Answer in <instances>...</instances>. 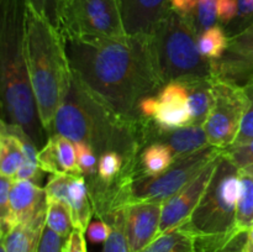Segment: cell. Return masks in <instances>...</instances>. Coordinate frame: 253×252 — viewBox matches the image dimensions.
Here are the masks:
<instances>
[{
  "mask_svg": "<svg viewBox=\"0 0 253 252\" xmlns=\"http://www.w3.org/2000/svg\"><path fill=\"white\" fill-rule=\"evenodd\" d=\"M247 236H249V241L253 245V227H252V229H250L249 231H247Z\"/></svg>",
  "mask_w": 253,
  "mask_h": 252,
  "instance_id": "ee69618b",
  "label": "cell"
},
{
  "mask_svg": "<svg viewBox=\"0 0 253 252\" xmlns=\"http://www.w3.org/2000/svg\"><path fill=\"white\" fill-rule=\"evenodd\" d=\"M74 175L77 174H71V173L52 174L48 183L44 187L47 200H59V202H63L67 204L69 185H71V182Z\"/></svg>",
  "mask_w": 253,
  "mask_h": 252,
  "instance_id": "f546056e",
  "label": "cell"
},
{
  "mask_svg": "<svg viewBox=\"0 0 253 252\" xmlns=\"http://www.w3.org/2000/svg\"><path fill=\"white\" fill-rule=\"evenodd\" d=\"M142 125V116L128 119L119 115L73 76L68 95L54 116L51 136L61 135L74 143H85L98 157L115 151L128 160L138 157L146 147Z\"/></svg>",
  "mask_w": 253,
  "mask_h": 252,
  "instance_id": "7a4b0ae2",
  "label": "cell"
},
{
  "mask_svg": "<svg viewBox=\"0 0 253 252\" xmlns=\"http://www.w3.org/2000/svg\"><path fill=\"white\" fill-rule=\"evenodd\" d=\"M222 153L241 172L253 175V138L239 145L230 146Z\"/></svg>",
  "mask_w": 253,
  "mask_h": 252,
  "instance_id": "f1b7e54d",
  "label": "cell"
},
{
  "mask_svg": "<svg viewBox=\"0 0 253 252\" xmlns=\"http://www.w3.org/2000/svg\"><path fill=\"white\" fill-rule=\"evenodd\" d=\"M247 240H249L247 232H240L217 252H246Z\"/></svg>",
  "mask_w": 253,
  "mask_h": 252,
  "instance_id": "b9f144b4",
  "label": "cell"
},
{
  "mask_svg": "<svg viewBox=\"0 0 253 252\" xmlns=\"http://www.w3.org/2000/svg\"><path fill=\"white\" fill-rule=\"evenodd\" d=\"M47 209L40 212L35 219L16 225L5 236L1 245L6 252H37L42 234L46 227Z\"/></svg>",
  "mask_w": 253,
  "mask_h": 252,
  "instance_id": "2e32d148",
  "label": "cell"
},
{
  "mask_svg": "<svg viewBox=\"0 0 253 252\" xmlns=\"http://www.w3.org/2000/svg\"><path fill=\"white\" fill-rule=\"evenodd\" d=\"M185 86L192 113V125L204 126L214 104L212 77L180 82Z\"/></svg>",
  "mask_w": 253,
  "mask_h": 252,
  "instance_id": "e0dca14e",
  "label": "cell"
},
{
  "mask_svg": "<svg viewBox=\"0 0 253 252\" xmlns=\"http://www.w3.org/2000/svg\"><path fill=\"white\" fill-rule=\"evenodd\" d=\"M39 166L43 172L51 173V174H59L64 173L61 166L58 152H57L56 143L52 136H49L46 145L39 151Z\"/></svg>",
  "mask_w": 253,
  "mask_h": 252,
  "instance_id": "4dcf8cb0",
  "label": "cell"
},
{
  "mask_svg": "<svg viewBox=\"0 0 253 252\" xmlns=\"http://www.w3.org/2000/svg\"><path fill=\"white\" fill-rule=\"evenodd\" d=\"M43 170L40 168L37 163L30 162V161H24L21 167L19 168L17 173L14 177V182H20V180H31L40 185V182L43 178Z\"/></svg>",
  "mask_w": 253,
  "mask_h": 252,
  "instance_id": "d590c367",
  "label": "cell"
},
{
  "mask_svg": "<svg viewBox=\"0 0 253 252\" xmlns=\"http://www.w3.org/2000/svg\"><path fill=\"white\" fill-rule=\"evenodd\" d=\"M140 252H197V247L193 235L177 229L157 236Z\"/></svg>",
  "mask_w": 253,
  "mask_h": 252,
  "instance_id": "44dd1931",
  "label": "cell"
},
{
  "mask_svg": "<svg viewBox=\"0 0 253 252\" xmlns=\"http://www.w3.org/2000/svg\"><path fill=\"white\" fill-rule=\"evenodd\" d=\"M14 179L7 177L0 178V219L6 216L9 211V200H10V190H11Z\"/></svg>",
  "mask_w": 253,
  "mask_h": 252,
  "instance_id": "ab89813d",
  "label": "cell"
},
{
  "mask_svg": "<svg viewBox=\"0 0 253 252\" xmlns=\"http://www.w3.org/2000/svg\"><path fill=\"white\" fill-rule=\"evenodd\" d=\"M224 150L208 146L190 155L175 158L168 169L156 177L140 175L130 188V204L138 202H165L197 178Z\"/></svg>",
  "mask_w": 253,
  "mask_h": 252,
  "instance_id": "ba28073f",
  "label": "cell"
},
{
  "mask_svg": "<svg viewBox=\"0 0 253 252\" xmlns=\"http://www.w3.org/2000/svg\"><path fill=\"white\" fill-rule=\"evenodd\" d=\"M124 26L130 36L148 35L169 11L170 0H120Z\"/></svg>",
  "mask_w": 253,
  "mask_h": 252,
  "instance_id": "9a60e30c",
  "label": "cell"
},
{
  "mask_svg": "<svg viewBox=\"0 0 253 252\" xmlns=\"http://www.w3.org/2000/svg\"><path fill=\"white\" fill-rule=\"evenodd\" d=\"M214 104L204 128L210 146L226 150L234 145L249 108V98L241 85L212 77Z\"/></svg>",
  "mask_w": 253,
  "mask_h": 252,
  "instance_id": "9c48e42d",
  "label": "cell"
},
{
  "mask_svg": "<svg viewBox=\"0 0 253 252\" xmlns=\"http://www.w3.org/2000/svg\"><path fill=\"white\" fill-rule=\"evenodd\" d=\"M150 120L165 130L192 125L187 89L180 82H172L161 89L157 94L155 113Z\"/></svg>",
  "mask_w": 253,
  "mask_h": 252,
  "instance_id": "5bb4252c",
  "label": "cell"
},
{
  "mask_svg": "<svg viewBox=\"0 0 253 252\" xmlns=\"http://www.w3.org/2000/svg\"><path fill=\"white\" fill-rule=\"evenodd\" d=\"M163 202H138L126 207V236L130 252H140L160 232Z\"/></svg>",
  "mask_w": 253,
  "mask_h": 252,
  "instance_id": "7c38bea8",
  "label": "cell"
},
{
  "mask_svg": "<svg viewBox=\"0 0 253 252\" xmlns=\"http://www.w3.org/2000/svg\"><path fill=\"white\" fill-rule=\"evenodd\" d=\"M220 157L212 161L197 178H194L189 184L180 189L177 194L172 195L163 202L158 236L173 231V230L180 229L189 221L193 211L199 204L200 199L211 180Z\"/></svg>",
  "mask_w": 253,
  "mask_h": 252,
  "instance_id": "30bf717a",
  "label": "cell"
},
{
  "mask_svg": "<svg viewBox=\"0 0 253 252\" xmlns=\"http://www.w3.org/2000/svg\"><path fill=\"white\" fill-rule=\"evenodd\" d=\"M219 20L227 24L232 21L239 14V6H237V0H219Z\"/></svg>",
  "mask_w": 253,
  "mask_h": 252,
  "instance_id": "60d3db41",
  "label": "cell"
},
{
  "mask_svg": "<svg viewBox=\"0 0 253 252\" xmlns=\"http://www.w3.org/2000/svg\"><path fill=\"white\" fill-rule=\"evenodd\" d=\"M110 231V226L104 220L96 217L95 220L90 221L85 235L91 244H100V242H105L108 240Z\"/></svg>",
  "mask_w": 253,
  "mask_h": 252,
  "instance_id": "8d00e7d4",
  "label": "cell"
},
{
  "mask_svg": "<svg viewBox=\"0 0 253 252\" xmlns=\"http://www.w3.org/2000/svg\"><path fill=\"white\" fill-rule=\"evenodd\" d=\"M26 0H1L0 17V88L1 121L21 127L37 147L49 136L37 113L25 52Z\"/></svg>",
  "mask_w": 253,
  "mask_h": 252,
  "instance_id": "3957f363",
  "label": "cell"
},
{
  "mask_svg": "<svg viewBox=\"0 0 253 252\" xmlns=\"http://www.w3.org/2000/svg\"><path fill=\"white\" fill-rule=\"evenodd\" d=\"M148 37L156 69L165 85L212 77V61L200 53L199 34L188 16L170 7Z\"/></svg>",
  "mask_w": 253,
  "mask_h": 252,
  "instance_id": "8992f818",
  "label": "cell"
},
{
  "mask_svg": "<svg viewBox=\"0 0 253 252\" xmlns=\"http://www.w3.org/2000/svg\"><path fill=\"white\" fill-rule=\"evenodd\" d=\"M25 161L22 142L11 125L1 121L0 132V175L14 179Z\"/></svg>",
  "mask_w": 253,
  "mask_h": 252,
  "instance_id": "d6986e66",
  "label": "cell"
},
{
  "mask_svg": "<svg viewBox=\"0 0 253 252\" xmlns=\"http://www.w3.org/2000/svg\"><path fill=\"white\" fill-rule=\"evenodd\" d=\"M25 52L37 113L44 131L51 136L54 116L68 95L73 74L62 34L29 6Z\"/></svg>",
  "mask_w": 253,
  "mask_h": 252,
  "instance_id": "277c9868",
  "label": "cell"
},
{
  "mask_svg": "<svg viewBox=\"0 0 253 252\" xmlns=\"http://www.w3.org/2000/svg\"><path fill=\"white\" fill-rule=\"evenodd\" d=\"M67 239H63L49 227H44L37 252H63Z\"/></svg>",
  "mask_w": 253,
  "mask_h": 252,
  "instance_id": "e575fe53",
  "label": "cell"
},
{
  "mask_svg": "<svg viewBox=\"0 0 253 252\" xmlns=\"http://www.w3.org/2000/svg\"><path fill=\"white\" fill-rule=\"evenodd\" d=\"M84 232L74 229L64 244L63 252H86V244Z\"/></svg>",
  "mask_w": 253,
  "mask_h": 252,
  "instance_id": "f35d334b",
  "label": "cell"
},
{
  "mask_svg": "<svg viewBox=\"0 0 253 252\" xmlns=\"http://www.w3.org/2000/svg\"><path fill=\"white\" fill-rule=\"evenodd\" d=\"M67 204L71 209L74 229L85 234L91 221V216L94 215V210L84 175H74L73 177L71 185H69Z\"/></svg>",
  "mask_w": 253,
  "mask_h": 252,
  "instance_id": "ac0fdd59",
  "label": "cell"
},
{
  "mask_svg": "<svg viewBox=\"0 0 253 252\" xmlns=\"http://www.w3.org/2000/svg\"><path fill=\"white\" fill-rule=\"evenodd\" d=\"M64 42L73 76L119 115L141 118V101L157 95L165 86L156 69L148 35Z\"/></svg>",
  "mask_w": 253,
  "mask_h": 252,
  "instance_id": "6da1fadb",
  "label": "cell"
},
{
  "mask_svg": "<svg viewBox=\"0 0 253 252\" xmlns=\"http://www.w3.org/2000/svg\"><path fill=\"white\" fill-rule=\"evenodd\" d=\"M44 209H47L44 188L31 180L14 182L10 190L9 211L0 219V235L5 236L12 227L35 219Z\"/></svg>",
  "mask_w": 253,
  "mask_h": 252,
  "instance_id": "8fae6325",
  "label": "cell"
},
{
  "mask_svg": "<svg viewBox=\"0 0 253 252\" xmlns=\"http://www.w3.org/2000/svg\"><path fill=\"white\" fill-rule=\"evenodd\" d=\"M63 0H26V4L35 14L48 21L58 30V11Z\"/></svg>",
  "mask_w": 253,
  "mask_h": 252,
  "instance_id": "1f68e13d",
  "label": "cell"
},
{
  "mask_svg": "<svg viewBox=\"0 0 253 252\" xmlns=\"http://www.w3.org/2000/svg\"><path fill=\"white\" fill-rule=\"evenodd\" d=\"M142 135L146 146L153 142L169 146L174 158L190 155L210 146L204 126L189 125L185 127L165 130L150 119L143 118Z\"/></svg>",
  "mask_w": 253,
  "mask_h": 252,
  "instance_id": "4fadbf2b",
  "label": "cell"
},
{
  "mask_svg": "<svg viewBox=\"0 0 253 252\" xmlns=\"http://www.w3.org/2000/svg\"><path fill=\"white\" fill-rule=\"evenodd\" d=\"M77 150V162H78L79 168L82 170V174L84 178L93 177L98 173V165L99 160L98 156L95 155L93 150L85 143L77 142L76 143Z\"/></svg>",
  "mask_w": 253,
  "mask_h": 252,
  "instance_id": "d6a6232c",
  "label": "cell"
},
{
  "mask_svg": "<svg viewBox=\"0 0 253 252\" xmlns=\"http://www.w3.org/2000/svg\"><path fill=\"white\" fill-rule=\"evenodd\" d=\"M0 252H6L5 251V247L2 245H0Z\"/></svg>",
  "mask_w": 253,
  "mask_h": 252,
  "instance_id": "bcb514c9",
  "label": "cell"
},
{
  "mask_svg": "<svg viewBox=\"0 0 253 252\" xmlns=\"http://www.w3.org/2000/svg\"><path fill=\"white\" fill-rule=\"evenodd\" d=\"M174 155L169 146L153 142L146 146L140 156V173L145 177H156L165 172L174 162Z\"/></svg>",
  "mask_w": 253,
  "mask_h": 252,
  "instance_id": "ffe728a7",
  "label": "cell"
},
{
  "mask_svg": "<svg viewBox=\"0 0 253 252\" xmlns=\"http://www.w3.org/2000/svg\"><path fill=\"white\" fill-rule=\"evenodd\" d=\"M241 173V192L236 210V229L247 232L253 227V175Z\"/></svg>",
  "mask_w": 253,
  "mask_h": 252,
  "instance_id": "7402d4cb",
  "label": "cell"
},
{
  "mask_svg": "<svg viewBox=\"0 0 253 252\" xmlns=\"http://www.w3.org/2000/svg\"><path fill=\"white\" fill-rule=\"evenodd\" d=\"M246 252H253V245L249 241V240H247L246 244Z\"/></svg>",
  "mask_w": 253,
  "mask_h": 252,
  "instance_id": "f6af8a7d",
  "label": "cell"
},
{
  "mask_svg": "<svg viewBox=\"0 0 253 252\" xmlns=\"http://www.w3.org/2000/svg\"><path fill=\"white\" fill-rule=\"evenodd\" d=\"M240 192V169L222 153L199 204L180 227L194 236L197 252H217L240 234L236 229Z\"/></svg>",
  "mask_w": 253,
  "mask_h": 252,
  "instance_id": "5b68a950",
  "label": "cell"
},
{
  "mask_svg": "<svg viewBox=\"0 0 253 252\" xmlns=\"http://www.w3.org/2000/svg\"><path fill=\"white\" fill-rule=\"evenodd\" d=\"M217 9L219 0H197L194 11L188 17L193 22L198 34L200 35L205 30L216 25V20L219 19Z\"/></svg>",
  "mask_w": 253,
  "mask_h": 252,
  "instance_id": "4316f807",
  "label": "cell"
},
{
  "mask_svg": "<svg viewBox=\"0 0 253 252\" xmlns=\"http://www.w3.org/2000/svg\"><path fill=\"white\" fill-rule=\"evenodd\" d=\"M58 31L64 40H123L127 37L120 0H63Z\"/></svg>",
  "mask_w": 253,
  "mask_h": 252,
  "instance_id": "52a82bcc",
  "label": "cell"
},
{
  "mask_svg": "<svg viewBox=\"0 0 253 252\" xmlns=\"http://www.w3.org/2000/svg\"><path fill=\"white\" fill-rule=\"evenodd\" d=\"M253 47V22L242 31L237 32L229 40L230 51H236V49H246Z\"/></svg>",
  "mask_w": 253,
  "mask_h": 252,
  "instance_id": "74e56055",
  "label": "cell"
},
{
  "mask_svg": "<svg viewBox=\"0 0 253 252\" xmlns=\"http://www.w3.org/2000/svg\"><path fill=\"white\" fill-rule=\"evenodd\" d=\"M125 209L116 210L104 220L110 226L111 231L108 240L104 242L103 252H130L127 236H126Z\"/></svg>",
  "mask_w": 253,
  "mask_h": 252,
  "instance_id": "d4e9b609",
  "label": "cell"
},
{
  "mask_svg": "<svg viewBox=\"0 0 253 252\" xmlns=\"http://www.w3.org/2000/svg\"><path fill=\"white\" fill-rule=\"evenodd\" d=\"M52 138H53L54 143H56L57 152H58L63 172L71 173V174L83 175L78 166V162H77L76 143L61 135H52Z\"/></svg>",
  "mask_w": 253,
  "mask_h": 252,
  "instance_id": "83f0119b",
  "label": "cell"
},
{
  "mask_svg": "<svg viewBox=\"0 0 253 252\" xmlns=\"http://www.w3.org/2000/svg\"><path fill=\"white\" fill-rule=\"evenodd\" d=\"M46 226L63 239H68L74 230L71 209L59 200H47Z\"/></svg>",
  "mask_w": 253,
  "mask_h": 252,
  "instance_id": "cb8c5ba5",
  "label": "cell"
},
{
  "mask_svg": "<svg viewBox=\"0 0 253 252\" xmlns=\"http://www.w3.org/2000/svg\"><path fill=\"white\" fill-rule=\"evenodd\" d=\"M237 6H239L237 16L241 19L251 16L253 14V0H237Z\"/></svg>",
  "mask_w": 253,
  "mask_h": 252,
  "instance_id": "7bdbcfd3",
  "label": "cell"
},
{
  "mask_svg": "<svg viewBox=\"0 0 253 252\" xmlns=\"http://www.w3.org/2000/svg\"><path fill=\"white\" fill-rule=\"evenodd\" d=\"M244 88L247 94V98H249V108L245 114L239 135H237L234 145H239V143L246 142L253 138V79L250 81Z\"/></svg>",
  "mask_w": 253,
  "mask_h": 252,
  "instance_id": "836d02e7",
  "label": "cell"
},
{
  "mask_svg": "<svg viewBox=\"0 0 253 252\" xmlns=\"http://www.w3.org/2000/svg\"><path fill=\"white\" fill-rule=\"evenodd\" d=\"M140 156H138V157H140ZM138 157L125 160L120 153L115 152V151H109V152L103 153V155L99 157L98 173H96L95 175H93V177L98 178L101 182H113L114 179H116V178L124 172V169H125L126 166H127V163L130 162V161L136 160V158Z\"/></svg>",
  "mask_w": 253,
  "mask_h": 252,
  "instance_id": "484cf974",
  "label": "cell"
},
{
  "mask_svg": "<svg viewBox=\"0 0 253 252\" xmlns=\"http://www.w3.org/2000/svg\"><path fill=\"white\" fill-rule=\"evenodd\" d=\"M230 37L225 34L224 30L220 26L210 27L198 37V47L199 51L205 58L208 59H219L224 56L225 52L229 48Z\"/></svg>",
  "mask_w": 253,
  "mask_h": 252,
  "instance_id": "603a6c76",
  "label": "cell"
}]
</instances>
